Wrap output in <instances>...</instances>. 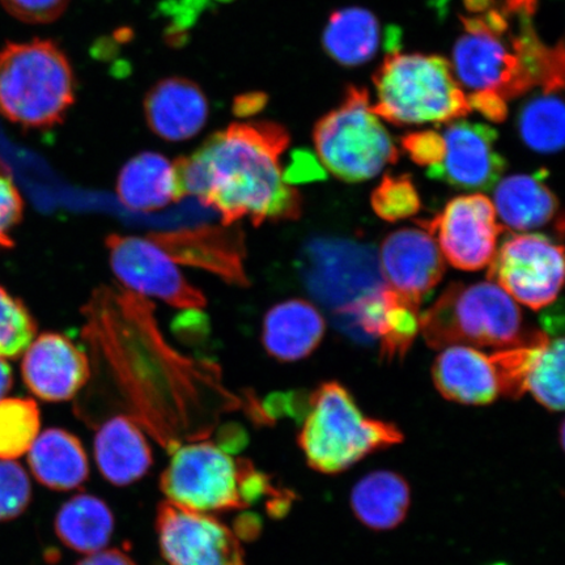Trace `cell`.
<instances>
[{
  "label": "cell",
  "instance_id": "5",
  "mask_svg": "<svg viewBox=\"0 0 565 565\" xmlns=\"http://www.w3.org/2000/svg\"><path fill=\"white\" fill-rule=\"evenodd\" d=\"M75 75L49 40L7 44L0 51V116L25 129H52L75 102Z\"/></svg>",
  "mask_w": 565,
  "mask_h": 565
},
{
  "label": "cell",
  "instance_id": "35",
  "mask_svg": "<svg viewBox=\"0 0 565 565\" xmlns=\"http://www.w3.org/2000/svg\"><path fill=\"white\" fill-rule=\"evenodd\" d=\"M31 500L32 486L25 470L12 459H0V522L19 518Z\"/></svg>",
  "mask_w": 565,
  "mask_h": 565
},
{
  "label": "cell",
  "instance_id": "6",
  "mask_svg": "<svg viewBox=\"0 0 565 565\" xmlns=\"http://www.w3.org/2000/svg\"><path fill=\"white\" fill-rule=\"evenodd\" d=\"M533 331L525 330L518 302L492 281L455 282L419 317V333L434 350L513 349L527 342Z\"/></svg>",
  "mask_w": 565,
  "mask_h": 565
},
{
  "label": "cell",
  "instance_id": "30",
  "mask_svg": "<svg viewBox=\"0 0 565 565\" xmlns=\"http://www.w3.org/2000/svg\"><path fill=\"white\" fill-rule=\"evenodd\" d=\"M524 143L539 153H555L564 146V105L556 92L530 98L519 115Z\"/></svg>",
  "mask_w": 565,
  "mask_h": 565
},
{
  "label": "cell",
  "instance_id": "12",
  "mask_svg": "<svg viewBox=\"0 0 565 565\" xmlns=\"http://www.w3.org/2000/svg\"><path fill=\"white\" fill-rule=\"evenodd\" d=\"M105 245L113 273L130 292L151 296L177 309L206 307V296L183 277L172 258L150 238L110 235Z\"/></svg>",
  "mask_w": 565,
  "mask_h": 565
},
{
  "label": "cell",
  "instance_id": "16",
  "mask_svg": "<svg viewBox=\"0 0 565 565\" xmlns=\"http://www.w3.org/2000/svg\"><path fill=\"white\" fill-rule=\"evenodd\" d=\"M159 245L174 264L201 268L228 285L249 286L245 270V239L235 225L152 232L147 236Z\"/></svg>",
  "mask_w": 565,
  "mask_h": 565
},
{
  "label": "cell",
  "instance_id": "4",
  "mask_svg": "<svg viewBox=\"0 0 565 565\" xmlns=\"http://www.w3.org/2000/svg\"><path fill=\"white\" fill-rule=\"evenodd\" d=\"M404 440L397 426L366 418L348 388L331 381L309 395L298 441L310 468L335 476Z\"/></svg>",
  "mask_w": 565,
  "mask_h": 565
},
{
  "label": "cell",
  "instance_id": "24",
  "mask_svg": "<svg viewBox=\"0 0 565 565\" xmlns=\"http://www.w3.org/2000/svg\"><path fill=\"white\" fill-rule=\"evenodd\" d=\"M350 501L353 514L364 526L386 532L405 521L412 489L398 472L379 470L353 486Z\"/></svg>",
  "mask_w": 565,
  "mask_h": 565
},
{
  "label": "cell",
  "instance_id": "15",
  "mask_svg": "<svg viewBox=\"0 0 565 565\" xmlns=\"http://www.w3.org/2000/svg\"><path fill=\"white\" fill-rule=\"evenodd\" d=\"M441 136L444 158L440 164L428 169L430 179L476 192H489L497 186L507 167L504 158L494 148L497 130L483 124L456 119Z\"/></svg>",
  "mask_w": 565,
  "mask_h": 565
},
{
  "label": "cell",
  "instance_id": "26",
  "mask_svg": "<svg viewBox=\"0 0 565 565\" xmlns=\"http://www.w3.org/2000/svg\"><path fill=\"white\" fill-rule=\"evenodd\" d=\"M117 195L131 211L160 210L179 201L173 162L160 153L137 154L118 175Z\"/></svg>",
  "mask_w": 565,
  "mask_h": 565
},
{
  "label": "cell",
  "instance_id": "19",
  "mask_svg": "<svg viewBox=\"0 0 565 565\" xmlns=\"http://www.w3.org/2000/svg\"><path fill=\"white\" fill-rule=\"evenodd\" d=\"M145 113L148 126L158 137L183 141L203 130L210 108L196 83L185 77H168L148 92Z\"/></svg>",
  "mask_w": 565,
  "mask_h": 565
},
{
  "label": "cell",
  "instance_id": "17",
  "mask_svg": "<svg viewBox=\"0 0 565 565\" xmlns=\"http://www.w3.org/2000/svg\"><path fill=\"white\" fill-rule=\"evenodd\" d=\"M379 264L386 286L416 307L445 274L440 247L424 228L391 233L380 247Z\"/></svg>",
  "mask_w": 565,
  "mask_h": 565
},
{
  "label": "cell",
  "instance_id": "13",
  "mask_svg": "<svg viewBox=\"0 0 565 565\" xmlns=\"http://www.w3.org/2000/svg\"><path fill=\"white\" fill-rule=\"evenodd\" d=\"M157 532L168 565H245L242 542L214 515L162 501Z\"/></svg>",
  "mask_w": 565,
  "mask_h": 565
},
{
  "label": "cell",
  "instance_id": "25",
  "mask_svg": "<svg viewBox=\"0 0 565 565\" xmlns=\"http://www.w3.org/2000/svg\"><path fill=\"white\" fill-rule=\"evenodd\" d=\"M543 179V174H515L497 183L493 207L508 228L526 232L553 221L559 203Z\"/></svg>",
  "mask_w": 565,
  "mask_h": 565
},
{
  "label": "cell",
  "instance_id": "37",
  "mask_svg": "<svg viewBox=\"0 0 565 565\" xmlns=\"http://www.w3.org/2000/svg\"><path fill=\"white\" fill-rule=\"evenodd\" d=\"M13 18L30 24H46L66 11L70 0H0Z\"/></svg>",
  "mask_w": 565,
  "mask_h": 565
},
{
  "label": "cell",
  "instance_id": "22",
  "mask_svg": "<svg viewBox=\"0 0 565 565\" xmlns=\"http://www.w3.org/2000/svg\"><path fill=\"white\" fill-rule=\"evenodd\" d=\"M324 328L323 317L312 303L300 299L282 301L265 316V350L280 362H298L318 348Z\"/></svg>",
  "mask_w": 565,
  "mask_h": 565
},
{
  "label": "cell",
  "instance_id": "8",
  "mask_svg": "<svg viewBox=\"0 0 565 565\" xmlns=\"http://www.w3.org/2000/svg\"><path fill=\"white\" fill-rule=\"evenodd\" d=\"M313 140L324 168L345 182L371 180L399 158L364 88L345 90L341 105L317 122Z\"/></svg>",
  "mask_w": 565,
  "mask_h": 565
},
{
  "label": "cell",
  "instance_id": "9",
  "mask_svg": "<svg viewBox=\"0 0 565 565\" xmlns=\"http://www.w3.org/2000/svg\"><path fill=\"white\" fill-rule=\"evenodd\" d=\"M171 456L160 478L169 503L207 514L245 510L239 459L209 441L181 444Z\"/></svg>",
  "mask_w": 565,
  "mask_h": 565
},
{
  "label": "cell",
  "instance_id": "28",
  "mask_svg": "<svg viewBox=\"0 0 565 565\" xmlns=\"http://www.w3.org/2000/svg\"><path fill=\"white\" fill-rule=\"evenodd\" d=\"M381 40L379 20L369 10L344 9L329 19L323 32L324 51L343 66H359L373 58Z\"/></svg>",
  "mask_w": 565,
  "mask_h": 565
},
{
  "label": "cell",
  "instance_id": "42",
  "mask_svg": "<svg viewBox=\"0 0 565 565\" xmlns=\"http://www.w3.org/2000/svg\"><path fill=\"white\" fill-rule=\"evenodd\" d=\"M75 565H137L129 555L118 548L102 550L89 554Z\"/></svg>",
  "mask_w": 565,
  "mask_h": 565
},
{
  "label": "cell",
  "instance_id": "32",
  "mask_svg": "<svg viewBox=\"0 0 565 565\" xmlns=\"http://www.w3.org/2000/svg\"><path fill=\"white\" fill-rule=\"evenodd\" d=\"M41 418L33 399L0 401V459H17L28 454L40 435Z\"/></svg>",
  "mask_w": 565,
  "mask_h": 565
},
{
  "label": "cell",
  "instance_id": "39",
  "mask_svg": "<svg viewBox=\"0 0 565 565\" xmlns=\"http://www.w3.org/2000/svg\"><path fill=\"white\" fill-rule=\"evenodd\" d=\"M268 498L270 499L267 501L266 510L274 520L285 519L291 512L294 503L298 499L295 491L282 489V487H277Z\"/></svg>",
  "mask_w": 565,
  "mask_h": 565
},
{
  "label": "cell",
  "instance_id": "43",
  "mask_svg": "<svg viewBox=\"0 0 565 565\" xmlns=\"http://www.w3.org/2000/svg\"><path fill=\"white\" fill-rule=\"evenodd\" d=\"M11 386L12 371L10 365L7 364L2 358H0V401H2L4 395L10 392Z\"/></svg>",
  "mask_w": 565,
  "mask_h": 565
},
{
  "label": "cell",
  "instance_id": "21",
  "mask_svg": "<svg viewBox=\"0 0 565 565\" xmlns=\"http://www.w3.org/2000/svg\"><path fill=\"white\" fill-rule=\"evenodd\" d=\"M94 449L102 476L118 487L138 482L152 468L150 444L129 416L119 415L105 422L97 430Z\"/></svg>",
  "mask_w": 565,
  "mask_h": 565
},
{
  "label": "cell",
  "instance_id": "29",
  "mask_svg": "<svg viewBox=\"0 0 565 565\" xmlns=\"http://www.w3.org/2000/svg\"><path fill=\"white\" fill-rule=\"evenodd\" d=\"M525 392L532 393L550 412L564 408V339L539 331L532 344Z\"/></svg>",
  "mask_w": 565,
  "mask_h": 565
},
{
  "label": "cell",
  "instance_id": "36",
  "mask_svg": "<svg viewBox=\"0 0 565 565\" xmlns=\"http://www.w3.org/2000/svg\"><path fill=\"white\" fill-rule=\"evenodd\" d=\"M24 204L11 175L0 164V249L13 246L12 232L23 217Z\"/></svg>",
  "mask_w": 565,
  "mask_h": 565
},
{
  "label": "cell",
  "instance_id": "40",
  "mask_svg": "<svg viewBox=\"0 0 565 565\" xmlns=\"http://www.w3.org/2000/svg\"><path fill=\"white\" fill-rule=\"evenodd\" d=\"M263 519L254 513L239 514L233 525L232 532L235 533L238 540L254 541L257 540L263 533Z\"/></svg>",
  "mask_w": 565,
  "mask_h": 565
},
{
  "label": "cell",
  "instance_id": "3",
  "mask_svg": "<svg viewBox=\"0 0 565 565\" xmlns=\"http://www.w3.org/2000/svg\"><path fill=\"white\" fill-rule=\"evenodd\" d=\"M533 15H522L519 32L511 30V12H482L462 17L465 33L454 49L451 70L459 86L469 92L471 109L493 122L504 121L507 102L535 86L561 90L564 84V49L543 45L532 25Z\"/></svg>",
  "mask_w": 565,
  "mask_h": 565
},
{
  "label": "cell",
  "instance_id": "1",
  "mask_svg": "<svg viewBox=\"0 0 565 565\" xmlns=\"http://www.w3.org/2000/svg\"><path fill=\"white\" fill-rule=\"evenodd\" d=\"M86 335L105 358L129 418L146 428L171 454L183 439L210 435L217 418L209 413L212 397L237 404L222 385L215 365L180 355L162 337L153 307L130 291L103 288L84 308Z\"/></svg>",
  "mask_w": 565,
  "mask_h": 565
},
{
  "label": "cell",
  "instance_id": "11",
  "mask_svg": "<svg viewBox=\"0 0 565 565\" xmlns=\"http://www.w3.org/2000/svg\"><path fill=\"white\" fill-rule=\"evenodd\" d=\"M489 266L487 278L530 309L546 308L559 296L563 247L547 236L524 233L508 237Z\"/></svg>",
  "mask_w": 565,
  "mask_h": 565
},
{
  "label": "cell",
  "instance_id": "45",
  "mask_svg": "<svg viewBox=\"0 0 565 565\" xmlns=\"http://www.w3.org/2000/svg\"><path fill=\"white\" fill-rule=\"evenodd\" d=\"M489 565H510V564L504 563V562H497V563H492V564H489Z\"/></svg>",
  "mask_w": 565,
  "mask_h": 565
},
{
  "label": "cell",
  "instance_id": "44",
  "mask_svg": "<svg viewBox=\"0 0 565 565\" xmlns=\"http://www.w3.org/2000/svg\"><path fill=\"white\" fill-rule=\"evenodd\" d=\"M561 444H562V447L564 448V424H562V427H561Z\"/></svg>",
  "mask_w": 565,
  "mask_h": 565
},
{
  "label": "cell",
  "instance_id": "38",
  "mask_svg": "<svg viewBox=\"0 0 565 565\" xmlns=\"http://www.w3.org/2000/svg\"><path fill=\"white\" fill-rule=\"evenodd\" d=\"M402 147L416 164L428 169L440 164L445 153L443 136L436 131L408 134Z\"/></svg>",
  "mask_w": 565,
  "mask_h": 565
},
{
  "label": "cell",
  "instance_id": "10",
  "mask_svg": "<svg viewBox=\"0 0 565 565\" xmlns=\"http://www.w3.org/2000/svg\"><path fill=\"white\" fill-rule=\"evenodd\" d=\"M303 277L309 291L337 317L386 287L377 252L353 239H316L303 257Z\"/></svg>",
  "mask_w": 565,
  "mask_h": 565
},
{
  "label": "cell",
  "instance_id": "41",
  "mask_svg": "<svg viewBox=\"0 0 565 565\" xmlns=\"http://www.w3.org/2000/svg\"><path fill=\"white\" fill-rule=\"evenodd\" d=\"M247 444V436L242 427L236 424H228L224 426L222 430H218L217 447L231 454V451L242 450Z\"/></svg>",
  "mask_w": 565,
  "mask_h": 565
},
{
  "label": "cell",
  "instance_id": "33",
  "mask_svg": "<svg viewBox=\"0 0 565 565\" xmlns=\"http://www.w3.org/2000/svg\"><path fill=\"white\" fill-rule=\"evenodd\" d=\"M35 331L30 310L0 287V358H18L33 342Z\"/></svg>",
  "mask_w": 565,
  "mask_h": 565
},
{
  "label": "cell",
  "instance_id": "20",
  "mask_svg": "<svg viewBox=\"0 0 565 565\" xmlns=\"http://www.w3.org/2000/svg\"><path fill=\"white\" fill-rule=\"evenodd\" d=\"M433 377L444 398L469 406L490 405L501 395L491 355L469 345H450L435 360Z\"/></svg>",
  "mask_w": 565,
  "mask_h": 565
},
{
  "label": "cell",
  "instance_id": "14",
  "mask_svg": "<svg viewBox=\"0 0 565 565\" xmlns=\"http://www.w3.org/2000/svg\"><path fill=\"white\" fill-rule=\"evenodd\" d=\"M420 224L437 237L443 257L463 271L489 266L504 231L493 203L479 193L455 198L439 215Z\"/></svg>",
  "mask_w": 565,
  "mask_h": 565
},
{
  "label": "cell",
  "instance_id": "34",
  "mask_svg": "<svg viewBox=\"0 0 565 565\" xmlns=\"http://www.w3.org/2000/svg\"><path fill=\"white\" fill-rule=\"evenodd\" d=\"M377 216L386 222L404 221L418 214L420 196L408 174H387L371 196Z\"/></svg>",
  "mask_w": 565,
  "mask_h": 565
},
{
  "label": "cell",
  "instance_id": "7",
  "mask_svg": "<svg viewBox=\"0 0 565 565\" xmlns=\"http://www.w3.org/2000/svg\"><path fill=\"white\" fill-rule=\"evenodd\" d=\"M373 81L372 110L395 126L451 122L471 110L450 63L439 55L393 52Z\"/></svg>",
  "mask_w": 565,
  "mask_h": 565
},
{
  "label": "cell",
  "instance_id": "2",
  "mask_svg": "<svg viewBox=\"0 0 565 565\" xmlns=\"http://www.w3.org/2000/svg\"><path fill=\"white\" fill-rule=\"evenodd\" d=\"M289 145L285 127L273 122L233 124L200 150L173 162L179 201L196 196L215 210L223 225L243 218L256 227L300 217L302 198L286 181L280 158Z\"/></svg>",
  "mask_w": 565,
  "mask_h": 565
},
{
  "label": "cell",
  "instance_id": "27",
  "mask_svg": "<svg viewBox=\"0 0 565 565\" xmlns=\"http://www.w3.org/2000/svg\"><path fill=\"white\" fill-rule=\"evenodd\" d=\"M54 529L63 545L84 555L95 554L108 546L115 515L100 498L81 493L61 507Z\"/></svg>",
  "mask_w": 565,
  "mask_h": 565
},
{
  "label": "cell",
  "instance_id": "23",
  "mask_svg": "<svg viewBox=\"0 0 565 565\" xmlns=\"http://www.w3.org/2000/svg\"><path fill=\"white\" fill-rule=\"evenodd\" d=\"M28 463L41 484L54 491H73L87 482L89 462L83 444L66 429L49 428L38 436Z\"/></svg>",
  "mask_w": 565,
  "mask_h": 565
},
{
  "label": "cell",
  "instance_id": "31",
  "mask_svg": "<svg viewBox=\"0 0 565 565\" xmlns=\"http://www.w3.org/2000/svg\"><path fill=\"white\" fill-rule=\"evenodd\" d=\"M419 307L386 286L376 327V342L381 345V356L387 362L406 356L419 334Z\"/></svg>",
  "mask_w": 565,
  "mask_h": 565
},
{
  "label": "cell",
  "instance_id": "18",
  "mask_svg": "<svg viewBox=\"0 0 565 565\" xmlns=\"http://www.w3.org/2000/svg\"><path fill=\"white\" fill-rule=\"evenodd\" d=\"M21 373L30 391L47 402L74 398L88 383L89 363L70 338L45 333L24 351Z\"/></svg>",
  "mask_w": 565,
  "mask_h": 565
}]
</instances>
